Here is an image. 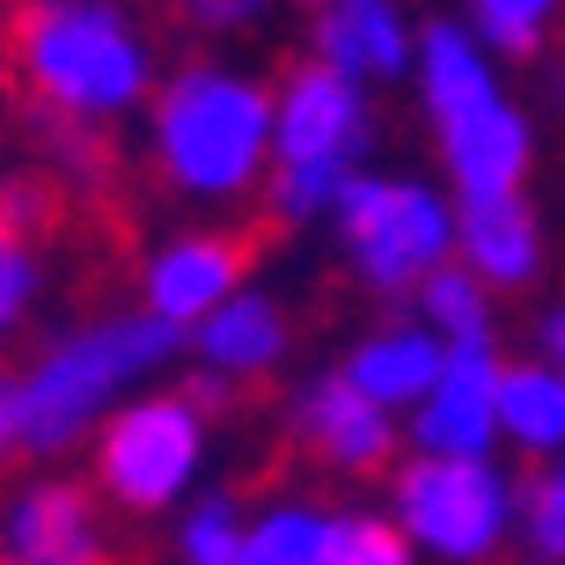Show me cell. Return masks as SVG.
<instances>
[{"label": "cell", "mask_w": 565, "mask_h": 565, "mask_svg": "<svg viewBox=\"0 0 565 565\" xmlns=\"http://www.w3.org/2000/svg\"><path fill=\"white\" fill-rule=\"evenodd\" d=\"M294 426H301V440H309L316 456H331L338 470H382V462H390V440H397L390 404L367 397L353 375L316 382L309 397L294 404Z\"/></svg>", "instance_id": "obj_9"}, {"label": "cell", "mask_w": 565, "mask_h": 565, "mask_svg": "<svg viewBox=\"0 0 565 565\" xmlns=\"http://www.w3.org/2000/svg\"><path fill=\"white\" fill-rule=\"evenodd\" d=\"M177 353V323L169 316H126V323H96V331L66 338L38 375L15 390V440L22 448H60L74 440L118 382L147 375Z\"/></svg>", "instance_id": "obj_1"}, {"label": "cell", "mask_w": 565, "mask_h": 565, "mask_svg": "<svg viewBox=\"0 0 565 565\" xmlns=\"http://www.w3.org/2000/svg\"><path fill=\"white\" fill-rule=\"evenodd\" d=\"M440 367H448V353H440L426 331H382L353 353V382L382 404H426Z\"/></svg>", "instance_id": "obj_14"}, {"label": "cell", "mask_w": 565, "mask_h": 565, "mask_svg": "<svg viewBox=\"0 0 565 565\" xmlns=\"http://www.w3.org/2000/svg\"><path fill=\"white\" fill-rule=\"evenodd\" d=\"M331 565H412V551H404V536L390 522H338Z\"/></svg>", "instance_id": "obj_24"}, {"label": "cell", "mask_w": 565, "mask_h": 565, "mask_svg": "<svg viewBox=\"0 0 565 565\" xmlns=\"http://www.w3.org/2000/svg\"><path fill=\"white\" fill-rule=\"evenodd\" d=\"M191 462H199V404L184 397L132 404L104 434V484H110V500H126V507L177 500Z\"/></svg>", "instance_id": "obj_6"}, {"label": "cell", "mask_w": 565, "mask_h": 565, "mask_svg": "<svg viewBox=\"0 0 565 565\" xmlns=\"http://www.w3.org/2000/svg\"><path fill=\"white\" fill-rule=\"evenodd\" d=\"M8 544L22 565H104V536L88 522V500L74 484H38L8 522Z\"/></svg>", "instance_id": "obj_12"}, {"label": "cell", "mask_w": 565, "mask_h": 565, "mask_svg": "<svg viewBox=\"0 0 565 565\" xmlns=\"http://www.w3.org/2000/svg\"><path fill=\"white\" fill-rule=\"evenodd\" d=\"M323 60L345 74H397L404 66V30L390 0H338L323 15Z\"/></svg>", "instance_id": "obj_15"}, {"label": "cell", "mask_w": 565, "mask_h": 565, "mask_svg": "<svg viewBox=\"0 0 565 565\" xmlns=\"http://www.w3.org/2000/svg\"><path fill=\"white\" fill-rule=\"evenodd\" d=\"M30 279H38V265H30V235L0 221V331H8V316L30 301Z\"/></svg>", "instance_id": "obj_27"}, {"label": "cell", "mask_w": 565, "mask_h": 565, "mask_svg": "<svg viewBox=\"0 0 565 565\" xmlns=\"http://www.w3.org/2000/svg\"><path fill=\"white\" fill-rule=\"evenodd\" d=\"M462 250L484 279L500 287H522L536 273V213L514 199V191H462Z\"/></svg>", "instance_id": "obj_13"}, {"label": "cell", "mask_w": 565, "mask_h": 565, "mask_svg": "<svg viewBox=\"0 0 565 565\" xmlns=\"http://www.w3.org/2000/svg\"><path fill=\"white\" fill-rule=\"evenodd\" d=\"M338 221H345V250L382 294L412 287L419 273H440L448 257V213L419 184H382V177H345L338 191Z\"/></svg>", "instance_id": "obj_4"}, {"label": "cell", "mask_w": 565, "mask_h": 565, "mask_svg": "<svg viewBox=\"0 0 565 565\" xmlns=\"http://www.w3.org/2000/svg\"><path fill=\"white\" fill-rule=\"evenodd\" d=\"M338 191H345V162H287L279 169V213H287V221L331 206Z\"/></svg>", "instance_id": "obj_25"}, {"label": "cell", "mask_w": 565, "mask_h": 565, "mask_svg": "<svg viewBox=\"0 0 565 565\" xmlns=\"http://www.w3.org/2000/svg\"><path fill=\"white\" fill-rule=\"evenodd\" d=\"M15 60L22 74L38 82V96L66 110H126L147 82V60L132 30L110 8H88V0H38L22 8L15 22Z\"/></svg>", "instance_id": "obj_2"}, {"label": "cell", "mask_w": 565, "mask_h": 565, "mask_svg": "<svg viewBox=\"0 0 565 565\" xmlns=\"http://www.w3.org/2000/svg\"><path fill=\"white\" fill-rule=\"evenodd\" d=\"M448 169H456L462 191H514L529 169V126L492 96V104L448 118Z\"/></svg>", "instance_id": "obj_11"}, {"label": "cell", "mask_w": 565, "mask_h": 565, "mask_svg": "<svg viewBox=\"0 0 565 565\" xmlns=\"http://www.w3.org/2000/svg\"><path fill=\"white\" fill-rule=\"evenodd\" d=\"M426 316L448 338H484V294L470 273H426Z\"/></svg>", "instance_id": "obj_21"}, {"label": "cell", "mask_w": 565, "mask_h": 565, "mask_svg": "<svg viewBox=\"0 0 565 565\" xmlns=\"http://www.w3.org/2000/svg\"><path fill=\"white\" fill-rule=\"evenodd\" d=\"M162 169L184 191H243L265 162L273 110L250 82L228 74H184L162 96Z\"/></svg>", "instance_id": "obj_3"}, {"label": "cell", "mask_w": 565, "mask_h": 565, "mask_svg": "<svg viewBox=\"0 0 565 565\" xmlns=\"http://www.w3.org/2000/svg\"><path fill=\"white\" fill-rule=\"evenodd\" d=\"M500 426L522 448H565V367H514V375H500Z\"/></svg>", "instance_id": "obj_18"}, {"label": "cell", "mask_w": 565, "mask_h": 565, "mask_svg": "<svg viewBox=\"0 0 565 565\" xmlns=\"http://www.w3.org/2000/svg\"><path fill=\"white\" fill-rule=\"evenodd\" d=\"M15 440V390H0V448Z\"/></svg>", "instance_id": "obj_30"}, {"label": "cell", "mask_w": 565, "mask_h": 565, "mask_svg": "<svg viewBox=\"0 0 565 565\" xmlns=\"http://www.w3.org/2000/svg\"><path fill=\"white\" fill-rule=\"evenodd\" d=\"M331 529L338 522H323L309 507H279L257 529H243L235 565H331Z\"/></svg>", "instance_id": "obj_19"}, {"label": "cell", "mask_w": 565, "mask_h": 565, "mask_svg": "<svg viewBox=\"0 0 565 565\" xmlns=\"http://www.w3.org/2000/svg\"><path fill=\"white\" fill-rule=\"evenodd\" d=\"M544 360L565 367V309H551V323H544Z\"/></svg>", "instance_id": "obj_29"}, {"label": "cell", "mask_w": 565, "mask_h": 565, "mask_svg": "<svg viewBox=\"0 0 565 565\" xmlns=\"http://www.w3.org/2000/svg\"><path fill=\"white\" fill-rule=\"evenodd\" d=\"M273 140L287 162H353L360 140H367V118H360V96L345 82V66H301L279 96Z\"/></svg>", "instance_id": "obj_8"}, {"label": "cell", "mask_w": 565, "mask_h": 565, "mask_svg": "<svg viewBox=\"0 0 565 565\" xmlns=\"http://www.w3.org/2000/svg\"><path fill=\"white\" fill-rule=\"evenodd\" d=\"M558 0H478V22H484V38L500 44V52H536L544 44V22Z\"/></svg>", "instance_id": "obj_22"}, {"label": "cell", "mask_w": 565, "mask_h": 565, "mask_svg": "<svg viewBox=\"0 0 565 565\" xmlns=\"http://www.w3.org/2000/svg\"><path fill=\"white\" fill-rule=\"evenodd\" d=\"M206 22H235V15H257V0H191Z\"/></svg>", "instance_id": "obj_28"}, {"label": "cell", "mask_w": 565, "mask_h": 565, "mask_svg": "<svg viewBox=\"0 0 565 565\" xmlns=\"http://www.w3.org/2000/svg\"><path fill=\"white\" fill-rule=\"evenodd\" d=\"M38 140L60 154L66 169H74V184H104V169H110V147L96 140V126H88V110H66L44 96L38 104Z\"/></svg>", "instance_id": "obj_20"}, {"label": "cell", "mask_w": 565, "mask_h": 565, "mask_svg": "<svg viewBox=\"0 0 565 565\" xmlns=\"http://www.w3.org/2000/svg\"><path fill=\"white\" fill-rule=\"evenodd\" d=\"M397 514L440 558H484L507 529V484L478 456H419L397 478Z\"/></svg>", "instance_id": "obj_5"}, {"label": "cell", "mask_w": 565, "mask_h": 565, "mask_svg": "<svg viewBox=\"0 0 565 565\" xmlns=\"http://www.w3.org/2000/svg\"><path fill=\"white\" fill-rule=\"evenodd\" d=\"M235 551H243V522H235L228 500H206L199 514H191L184 529V565H235Z\"/></svg>", "instance_id": "obj_23"}, {"label": "cell", "mask_w": 565, "mask_h": 565, "mask_svg": "<svg viewBox=\"0 0 565 565\" xmlns=\"http://www.w3.org/2000/svg\"><path fill=\"white\" fill-rule=\"evenodd\" d=\"M243 265H250V243H243V235H191V243L162 250V265L147 273V301H154V316H169V323H191V316H206V309L228 301Z\"/></svg>", "instance_id": "obj_10"}, {"label": "cell", "mask_w": 565, "mask_h": 565, "mask_svg": "<svg viewBox=\"0 0 565 565\" xmlns=\"http://www.w3.org/2000/svg\"><path fill=\"white\" fill-rule=\"evenodd\" d=\"M279 345H287V323H279L273 301H235V309H213L206 331H199V353L213 367H228V375H257V367H273Z\"/></svg>", "instance_id": "obj_16"}, {"label": "cell", "mask_w": 565, "mask_h": 565, "mask_svg": "<svg viewBox=\"0 0 565 565\" xmlns=\"http://www.w3.org/2000/svg\"><path fill=\"white\" fill-rule=\"evenodd\" d=\"M529 544L544 558H565V462L529 492Z\"/></svg>", "instance_id": "obj_26"}, {"label": "cell", "mask_w": 565, "mask_h": 565, "mask_svg": "<svg viewBox=\"0 0 565 565\" xmlns=\"http://www.w3.org/2000/svg\"><path fill=\"white\" fill-rule=\"evenodd\" d=\"M500 88H492V74H484L478 44L462 38V30H426V104H434V118L448 126V118H462V110L492 104Z\"/></svg>", "instance_id": "obj_17"}, {"label": "cell", "mask_w": 565, "mask_h": 565, "mask_svg": "<svg viewBox=\"0 0 565 565\" xmlns=\"http://www.w3.org/2000/svg\"><path fill=\"white\" fill-rule=\"evenodd\" d=\"M500 426V360L484 338H456L448 367L419 404V448L426 456H484Z\"/></svg>", "instance_id": "obj_7"}]
</instances>
